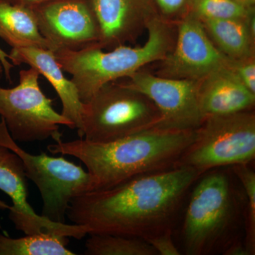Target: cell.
<instances>
[{
  "instance_id": "1",
  "label": "cell",
  "mask_w": 255,
  "mask_h": 255,
  "mask_svg": "<svg viewBox=\"0 0 255 255\" xmlns=\"http://www.w3.org/2000/svg\"><path fill=\"white\" fill-rule=\"evenodd\" d=\"M201 175L179 166L134 177L107 189L89 191L71 201L67 217L88 234L148 239L172 230L190 188Z\"/></svg>"
},
{
  "instance_id": "2",
  "label": "cell",
  "mask_w": 255,
  "mask_h": 255,
  "mask_svg": "<svg viewBox=\"0 0 255 255\" xmlns=\"http://www.w3.org/2000/svg\"><path fill=\"white\" fill-rule=\"evenodd\" d=\"M194 133V130L153 128L109 142L59 139L47 148L54 155L73 156L81 161L91 177L90 191L101 190L134 177L177 167Z\"/></svg>"
},
{
  "instance_id": "3",
  "label": "cell",
  "mask_w": 255,
  "mask_h": 255,
  "mask_svg": "<svg viewBox=\"0 0 255 255\" xmlns=\"http://www.w3.org/2000/svg\"><path fill=\"white\" fill-rule=\"evenodd\" d=\"M177 23L156 18L147 26L145 43L138 47L124 45L105 51L95 46L53 53L63 71L72 75L80 100L85 104L104 85L127 78L146 65L164 59L173 48Z\"/></svg>"
},
{
  "instance_id": "4",
  "label": "cell",
  "mask_w": 255,
  "mask_h": 255,
  "mask_svg": "<svg viewBox=\"0 0 255 255\" xmlns=\"http://www.w3.org/2000/svg\"><path fill=\"white\" fill-rule=\"evenodd\" d=\"M196 182L183 223L184 251L188 255H209L221 246L224 251L239 213L236 191L228 174L220 171Z\"/></svg>"
},
{
  "instance_id": "5",
  "label": "cell",
  "mask_w": 255,
  "mask_h": 255,
  "mask_svg": "<svg viewBox=\"0 0 255 255\" xmlns=\"http://www.w3.org/2000/svg\"><path fill=\"white\" fill-rule=\"evenodd\" d=\"M160 119L147 96L122 82H112L83 104L78 135L90 142H112L153 128Z\"/></svg>"
},
{
  "instance_id": "6",
  "label": "cell",
  "mask_w": 255,
  "mask_h": 255,
  "mask_svg": "<svg viewBox=\"0 0 255 255\" xmlns=\"http://www.w3.org/2000/svg\"><path fill=\"white\" fill-rule=\"evenodd\" d=\"M177 164L200 175L226 166L249 164L255 157V114L246 111L203 119Z\"/></svg>"
},
{
  "instance_id": "7",
  "label": "cell",
  "mask_w": 255,
  "mask_h": 255,
  "mask_svg": "<svg viewBox=\"0 0 255 255\" xmlns=\"http://www.w3.org/2000/svg\"><path fill=\"white\" fill-rule=\"evenodd\" d=\"M0 145L13 151L22 161L26 178L36 184L43 202L42 216L64 223L70 203L91 190V177L81 166L63 157H50L45 152L32 155L13 140L4 119H0Z\"/></svg>"
},
{
  "instance_id": "8",
  "label": "cell",
  "mask_w": 255,
  "mask_h": 255,
  "mask_svg": "<svg viewBox=\"0 0 255 255\" xmlns=\"http://www.w3.org/2000/svg\"><path fill=\"white\" fill-rule=\"evenodd\" d=\"M40 74L30 68L19 72V83L11 89L0 86V117L16 142L61 139L60 126L73 124L53 108V100L40 87Z\"/></svg>"
},
{
  "instance_id": "9",
  "label": "cell",
  "mask_w": 255,
  "mask_h": 255,
  "mask_svg": "<svg viewBox=\"0 0 255 255\" xmlns=\"http://www.w3.org/2000/svg\"><path fill=\"white\" fill-rule=\"evenodd\" d=\"M32 7L53 52L99 47L100 26L92 0H48Z\"/></svg>"
},
{
  "instance_id": "10",
  "label": "cell",
  "mask_w": 255,
  "mask_h": 255,
  "mask_svg": "<svg viewBox=\"0 0 255 255\" xmlns=\"http://www.w3.org/2000/svg\"><path fill=\"white\" fill-rule=\"evenodd\" d=\"M122 82L147 96L161 115L157 128L195 130L204 117L198 95V81L164 78L140 70Z\"/></svg>"
},
{
  "instance_id": "11",
  "label": "cell",
  "mask_w": 255,
  "mask_h": 255,
  "mask_svg": "<svg viewBox=\"0 0 255 255\" xmlns=\"http://www.w3.org/2000/svg\"><path fill=\"white\" fill-rule=\"evenodd\" d=\"M229 60L210 39L200 20L189 12L177 23V35L172 50L155 63V75L164 78L199 81Z\"/></svg>"
},
{
  "instance_id": "12",
  "label": "cell",
  "mask_w": 255,
  "mask_h": 255,
  "mask_svg": "<svg viewBox=\"0 0 255 255\" xmlns=\"http://www.w3.org/2000/svg\"><path fill=\"white\" fill-rule=\"evenodd\" d=\"M0 190L12 201L9 218L17 231L25 235L53 234L82 239L87 228L55 222L37 214L28 203V188L22 161L14 152L0 145Z\"/></svg>"
},
{
  "instance_id": "13",
  "label": "cell",
  "mask_w": 255,
  "mask_h": 255,
  "mask_svg": "<svg viewBox=\"0 0 255 255\" xmlns=\"http://www.w3.org/2000/svg\"><path fill=\"white\" fill-rule=\"evenodd\" d=\"M99 26V47L111 50L134 43L156 18L152 0H92Z\"/></svg>"
},
{
  "instance_id": "14",
  "label": "cell",
  "mask_w": 255,
  "mask_h": 255,
  "mask_svg": "<svg viewBox=\"0 0 255 255\" xmlns=\"http://www.w3.org/2000/svg\"><path fill=\"white\" fill-rule=\"evenodd\" d=\"M198 95L204 118L253 110L255 105V94L240 81L229 63L198 81Z\"/></svg>"
},
{
  "instance_id": "15",
  "label": "cell",
  "mask_w": 255,
  "mask_h": 255,
  "mask_svg": "<svg viewBox=\"0 0 255 255\" xmlns=\"http://www.w3.org/2000/svg\"><path fill=\"white\" fill-rule=\"evenodd\" d=\"M9 59L14 65H29L50 82L61 101L62 115L70 121L80 132L83 103L75 84L64 75L53 52L41 48H12Z\"/></svg>"
},
{
  "instance_id": "16",
  "label": "cell",
  "mask_w": 255,
  "mask_h": 255,
  "mask_svg": "<svg viewBox=\"0 0 255 255\" xmlns=\"http://www.w3.org/2000/svg\"><path fill=\"white\" fill-rule=\"evenodd\" d=\"M201 21L214 46L228 60L255 56V13L248 18Z\"/></svg>"
},
{
  "instance_id": "17",
  "label": "cell",
  "mask_w": 255,
  "mask_h": 255,
  "mask_svg": "<svg viewBox=\"0 0 255 255\" xmlns=\"http://www.w3.org/2000/svg\"><path fill=\"white\" fill-rule=\"evenodd\" d=\"M0 38L11 48L53 47L39 31L31 6L0 0Z\"/></svg>"
},
{
  "instance_id": "18",
  "label": "cell",
  "mask_w": 255,
  "mask_h": 255,
  "mask_svg": "<svg viewBox=\"0 0 255 255\" xmlns=\"http://www.w3.org/2000/svg\"><path fill=\"white\" fill-rule=\"evenodd\" d=\"M68 237L31 234L11 238L0 233V255H75L67 249Z\"/></svg>"
},
{
  "instance_id": "19",
  "label": "cell",
  "mask_w": 255,
  "mask_h": 255,
  "mask_svg": "<svg viewBox=\"0 0 255 255\" xmlns=\"http://www.w3.org/2000/svg\"><path fill=\"white\" fill-rule=\"evenodd\" d=\"M85 243L87 255H157L142 238L111 234H89Z\"/></svg>"
},
{
  "instance_id": "20",
  "label": "cell",
  "mask_w": 255,
  "mask_h": 255,
  "mask_svg": "<svg viewBox=\"0 0 255 255\" xmlns=\"http://www.w3.org/2000/svg\"><path fill=\"white\" fill-rule=\"evenodd\" d=\"M189 12L200 21L248 18L255 13V7H246L234 0H191Z\"/></svg>"
},
{
  "instance_id": "21",
  "label": "cell",
  "mask_w": 255,
  "mask_h": 255,
  "mask_svg": "<svg viewBox=\"0 0 255 255\" xmlns=\"http://www.w3.org/2000/svg\"><path fill=\"white\" fill-rule=\"evenodd\" d=\"M233 173L241 181L246 196L245 207L246 240L245 246L249 255L255 254V173L249 164L232 166Z\"/></svg>"
},
{
  "instance_id": "22",
  "label": "cell",
  "mask_w": 255,
  "mask_h": 255,
  "mask_svg": "<svg viewBox=\"0 0 255 255\" xmlns=\"http://www.w3.org/2000/svg\"><path fill=\"white\" fill-rule=\"evenodd\" d=\"M191 0H152L159 17L177 23L190 11Z\"/></svg>"
},
{
  "instance_id": "23",
  "label": "cell",
  "mask_w": 255,
  "mask_h": 255,
  "mask_svg": "<svg viewBox=\"0 0 255 255\" xmlns=\"http://www.w3.org/2000/svg\"><path fill=\"white\" fill-rule=\"evenodd\" d=\"M229 66L243 85L255 94V56L229 60Z\"/></svg>"
},
{
  "instance_id": "24",
  "label": "cell",
  "mask_w": 255,
  "mask_h": 255,
  "mask_svg": "<svg viewBox=\"0 0 255 255\" xmlns=\"http://www.w3.org/2000/svg\"><path fill=\"white\" fill-rule=\"evenodd\" d=\"M172 230L166 231L146 240L154 250L160 255H179V250L174 245L172 237Z\"/></svg>"
},
{
  "instance_id": "25",
  "label": "cell",
  "mask_w": 255,
  "mask_h": 255,
  "mask_svg": "<svg viewBox=\"0 0 255 255\" xmlns=\"http://www.w3.org/2000/svg\"><path fill=\"white\" fill-rule=\"evenodd\" d=\"M14 68V65L9 59V54L0 48V80L4 73L6 80L11 83V70Z\"/></svg>"
},
{
  "instance_id": "26",
  "label": "cell",
  "mask_w": 255,
  "mask_h": 255,
  "mask_svg": "<svg viewBox=\"0 0 255 255\" xmlns=\"http://www.w3.org/2000/svg\"><path fill=\"white\" fill-rule=\"evenodd\" d=\"M223 253L225 255H249L246 246L241 241L232 242Z\"/></svg>"
},
{
  "instance_id": "27",
  "label": "cell",
  "mask_w": 255,
  "mask_h": 255,
  "mask_svg": "<svg viewBox=\"0 0 255 255\" xmlns=\"http://www.w3.org/2000/svg\"><path fill=\"white\" fill-rule=\"evenodd\" d=\"M11 2L20 3V4H23L28 5V6H35V5L41 4L42 2L48 1V0H9Z\"/></svg>"
},
{
  "instance_id": "28",
  "label": "cell",
  "mask_w": 255,
  "mask_h": 255,
  "mask_svg": "<svg viewBox=\"0 0 255 255\" xmlns=\"http://www.w3.org/2000/svg\"><path fill=\"white\" fill-rule=\"evenodd\" d=\"M238 4L248 8L255 7V0H234Z\"/></svg>"
},
{
  "instance_id": "29",
  "label": "cell",
  "mask_w": 255,
  "mask_h": 255,
  "mask_svg": "<svg viewBox=\"0 0 255 255\" xmlns=\"http://www.w3.org/2000/svg\"><path fill=\"white\" fill-rule=\"evenodd\" d=\"M10 209V206L4 202V201L0 200V209L5 210Z\"/></svg>"
}]
</instances>
